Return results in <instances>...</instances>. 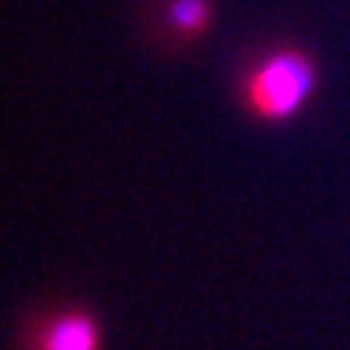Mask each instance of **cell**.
Masks as SVG:
<instances>
[{
	"mask_svg": "<svg viewBox=\"0 0 350 350\" xmlns=\"http://www.w3.org/2000/svg\"><path fill=\"white\" fill-rule=\"evenodd\" d=\"M312 62L298 50H283L251 70L245 82V100L251 111L262 120H283L292 117L306 103V96L312 94Z\"/></svg>",
	"mask_w": 350,
	"mask_h": 350,
	"instance_id": "1",
	"label": "cell"
},
{
	"mask_svg": "<svg viewBox=\"0 0 350 350\" xmlns=\"http://www.w3.org/2000/svg\"><path fill=\"white\" fill-rule=\"evenodd\" d=\"M100 347V330L91 315L68 312L56 319L44 333L41 350H96Z\"/></svg>",
	"mask_w": 350,
	"mask_h": 350,
	"instance_id": "2",
	"label": "cell"
},
{
	"mask_svg": "<svg viewBox=\"0 0 350 350\" xmlns=\"http://www.w3.org/2000/svg\"><path fill=\"white\" fill-rule=\"evenodd\" d=\"M170 18L181 32H196V29L207 27L211 6H207V0H172Z\"/></svg>",
	"mask_w": 350,
	"mask_h": 350,
	"instance_id": "3",
	"label": "cell"
}]
</instances>
